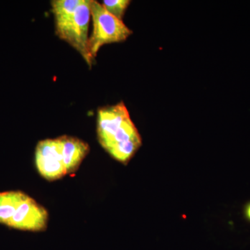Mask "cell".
<instances>
[{"instance_id":"cell-4","label":"cell","mask_w":250,"mask_h":250,"mask_svg":"<svg viewBox=\"0 0 250 250\" xmlns=\"http://www.w3.org/2000/svg\"><path fill=\"white\" fill-rule=\"evenodd\" d=\"M35 159L39 173L47 181L52 182L66 175L59 137L44 140L38 143Z\"/></svg>"},{"instance_id":"cell-7","label":"cell","mask_w":250,"mask_h":250,"mask_svg":"<svg viewBox=\"0 0 250 250\" xmlns=\"http://www.w3.org/2000/svg\"><path fill=\"white\" fill-rule=\"evenodd\" d=\"M24 194L21 191L0 192V223L9 226Z\"/></svg>"},{"instance_id":"cell-1","label":"cell","mask_w":250,"mask_h":250,"mask_svg":"<svg viewBox=\"0 0 250 250\" xmlns=\"http://www.w3.org/2000/svg\"><path fill=\"white\" fill-rule=\"evenodd\" d=\"M98 136L102 147L125 165L142 145L139 131L123 103L99 109Z\"/></svg>"},{"instance_id":"cell-9","label":"cell","mask_w":250,"mask_h":250,"mask_svg":"<svg viewBox=\"0 0 250 250\" xmlns=\"http://www.w3.org/2000/svg\"><path fill=\"white\" fill-rule=\"evenodd\" d=\"M130 3L129 0H104L102 4L110 14L123 21Z\"/></svg>"},{"instance_id":"cell-3","label":"cell","mask_w":250,"mask_h":250,"mask_svg":"<svg viewBox=\"0 0 250 250\" xmlns=\"http://www.w3.org/2000/svg\"><path fill=\"white\" fill-rule=\"evenodd\" d=\"M90 3L91 0H82L73 16L66 22L56 27L57 35L76 49L90 67L93 62L88 50Z\"/></svg>"},{"instance_id":"cell-8","label":"cell","mask_w":250,"mask_h":250,"mask_svg":"<svg viewBox=\"0 0 250 250\" xmlns=\"http://www.w3.org/2000/svg\"><path fill=\"white\" fill-rule=\"evenodd\" d=\"M82 0H54L51 2L56 27L67 22L75 14Z\"/></svg>"},{"instance_id":"cell-6","label":"cell","mask_w":250,"mask_h":250,"mask_svg":"<svg viewBox=\"0 0 250 250\" xmlns=\"http://www.w3.org/2000/svg\"><path fill=\"white\" fill-rule=\"evenodd\" d=\"M62 146V156L67 174L75 172L89 152L88 143L71 136L59 137Z\"/></svg>"},{"instance_id":"cell-5","label":"cell","mask_w":250,"mask_h":250,"mask_svg":"<svg viewBox=\"0 0 250 250\" xmlns=\"http://www.w3.org/2000/svg\"><path fill=\"white\" fill-rule=\"evenodd\" d=\"M48 218L47 210L24 193L8 227L22 231H42L47 228Z\"/></svg>"},{"instance_id":"cell-2","label":"cell","mask_w":250,"mask_h":250,"mask_svg":"<svg viewBox=\"0 0 250 250\" xmlns=\"http://www.w3.org/2000/svg\"><path fill=\"white\" fill-rule=\"evenodd\" d=\"M90 14L93 29L88 41V50L93 60L103 45L123 42L133 34L123 21L110 14L98 1L91 0Z\"/></svg>"},{"instance_id":"cell-10","label":"cell","mask_w":250,"mask_h":250,"mask_svg":"<svg viewBox=\"0 0 250 250\" xmlns=\"http://www.w3.org/2000/svg\"><path fill=\"white\" fill-rule=\"evenodd\" d=\"M245 218L248 221L250 222V202L247 204L244 208Z\"/></svg>"}]
</instances>
